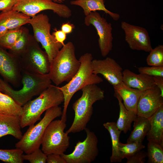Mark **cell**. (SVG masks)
<instances>
[{
	"instance_id": "1",
	"label": "cell",
	"mask_w": 163,
	"mask_h": 163,
	"mask_svg": "<svg viewBox=\"0 0 163 163\" xmlns=\"http://www.w3.org/2000/svg\"><path fill=\"white\" fill-rule=\"evenodd\" d=\"M64 101L63 94L59 87L51 84L37 97L22 106V114L20 117L21 128L34 124L41 120V115L45 111L59 106Z\"/></svg>"
},
{
	"instance_id": "2",
	"label": "cell",
	"mask_w": 163,
	"mask_h": 163,
	"mask_svg": "<svg viewBox=\"0 0 163 163\" xmlns=\"http://www.w3.org/2000/svg\"><path fill=\"white\" fill-rule=\"evenodd\" d=\"M23 86L18 90L13 89L6 81L1 79L2 91L23 106L34 96L39 95L51 85L49 74H41L21 70Z\"/></svg>"
},
{
	"instance_id": "3",
	"label": "cell",
	"mask_w": 163,
	"mask_h": 163,
	"mask_svg": "<svg viewBox=\"0 0 163 163\" xmlns=\"http://www.w3.org/2000/svg\"><path fill=\"white\" fill-rule=\"evenodd\" d=\"M81 90V96L72 105L75 117L72 125L66 132L68 134L85 130L93 114V105L104 97V91L96 84L87 85Z\"/></svg>"
},
{
	"instance_id": "4",
	"label": "cell",
	"mask_w": 163,
	"mask_h": 163,
	"mask_svg": "<svg viewBox=\"0 0 163 163\" xmlns=\"http://www.w3.org/2000/svg\"><path fill=\"white\" fill-rule=\"evenodd\" d=\"M79 60L81 65L77 73L67 84L59 87L64 97L62 118H67L68 106L72 98L76 92L87 85L97 84L103 81L98 75L93 73V57L91 53L84 54L80 57Z\"/></svg>"
},
{
	"instance_id": "5",
	"label": "cell",
	"mask_w": 163,
	"mask_h": 163,
	"mask_svg": "<svg viewBox=\"0 0 163 163\" xmlns=\"http://www.w3.org/2000/svg\"><path fill=\"white\" fill-rule=\"evenodd\" d=\"M80 65L75 56L73 43L68 42L50 63L48 74L52 82L56 86L64 82H68L77 73Z\"/></svg>"
},
{
	"instance_id": "6",
	"label": "cell",
	"mask_w": 163,
	"mask_h": 163,
	"mask_svg": "<svg viewBox=\"0 0 163 163\" xmlns=\"http://www.w3.org/2000/svg\"><path fill=\"white\" fill-rule=\"evenodd\" d=\"M62 110L59 106L47 109L43 118L37 124L29 126L21 138L15 144L16 148L20 149L25 153L28 154L40 148L47 127L55 118L62 116Z\"/></svg>"
},
{
	"instance_id": "7",
	"label": "cell",
	"mask_w": 163,
	"mask_h": 163,
	"mask_svg": "<svg viewBox=\"0 0 163 163\" xmlns=\"http://www.w3.org/2000/svg\"><path fill=\"white\" fill-rule=\"evenodd\" d=\"M67 118L53 120L49 124L43 135L41 150L47 155H61L70 145V137L64 132Z\"/></svg>"
},
{
	"instance_id": "8",
	"label": "cell",
	"mask_w": 163,
	"mask_h": 163,
	"mask_svg": "<svg viewBox=\"0 0 163 163\" xmlns=\"http://www.w3.org/2000/svg\"><path fill=\"white\" fill-rule=\"evenodd\" d=\"M28 24L31 25L35 39L44 49L50 63L63 45L57 42L51 34V25L48 16L43 14L36 15L30 18Z\"/></svg>"
},
{
	"instance_id": "9",
	"label": "cell",
	"mask_w": 163,
	"mask_h": 163,
	"mask_svg": "<svg viewBox=\"0 0 163 163\" xmlns=\"http://www.w3.org/2000/svg\"><path fill=\"white\" fill-rule=\"evenodd\" d=\"M12 9L30 17L46 10H52L64 18H69L72 14L71 9L67 6L52 0H17Z\"/></svg>"
},
{
	"instance_id": "10",
	"label": "cell",
	"mask_w": 163,
	"mask_h": 163,
	"mask_svg": "<svg viewBox=\"0 0 163 163\" xmlns=\"http://www.w3.org/2000/svg\"><path fill=\"white\" fill-rule=\"evenodd\" d=\"M86 137L76 143L73 151L69 154L61 155L66 163H90L98 155V139L95 133L86 128Z\"/></svg>"
},
{
	"instance_id": "11",
	"label": "cell",
	"mask_w": 163,
	"mask_h": 163,
	"mask_svg": "<svg viewBox=\"0 0 163 163\" xmlns=\"http://www.w3.org/2000/svg\"><path fill=\"white\" fill-rule=\"evenodd\" d=\"M84 24L87 26L92 25L96 29L99 38L98 44L102 56H107L112 50L113 38L112 25L96 11L91 12L85 16Z\"/></svg>"
},
{
	"instance_id": "12",
	"label": "cell",
	"mask_w": 163,
	"mask_h": 163,
	"mask_svg": "<svg viewBox=\"0 0 163 163\" xmlns=\"http://www.w3.org/2000/svg\"><path fill=\"white\" fill-rule=\"evenodd\" d=\"M23 53L24 55L19 59L21 70L38 74L49 73L50 62L45 51L33 46L26 48Z\"/></svg>"
},
{
	"instance_id": "13",
	"label": "cell",
	"mask_w": 163,
	"mask_h": 163,
	"mask_svg": "<svg viewBox=\"0 0 163 163\" xmlns=\"http://www.w3.org/2000/svg\"><path fill=\"white\" fill-rule=\"evenodd\" d=\"M121 27L125 33V40L133 50L149 52L152 49L146 29L126 22H121Z\"/></svg>"
},
{
	"instance_id": "14",
	"label": "cell",
	"mask_w": 163,
	"mask_h": 163,
	"mask_svg": "<svg viewBox=\"0 0 163 163\" xmlns=\"http://www.w3.org/2000/svg\"><path fill=\"white\" fill-rule=\"evenodd\" d=\"M0 75L6 82L18 87L21 82V69L19 59L0 46Z\"/></svg>"
},
{
	"instance_id": "15",
	"label": "cell",
	"mask_w": 163,
	"mask_h": 163,
	"mask_svg": "<svg viewBox=\"0 0 163 163\" xmlns=\"http://www.w3.org/2000/svg\"><path fill=\"white\" fill-rule=\"evenodd\" d=\"M92 63L93 73L101 75L113 86L122 82V69L113 59H93Z\"/></svg>"
},
{
	"instance_id": "16",
	"label": "cell",
	"mask_w": 163,
	"mask_h": 163,
	"mask_svg": "<svg viewBox=\"0 0 163 163\" xmlns=\"http://www.w3.org/2000/svg\"><path fill=\"white\" fill-rule=\"evenodd\" d=\"M163 105V97L160 89L156 86L144 91L140 96L137 106L136 115L149 118Z\"/></svg>"
},
{
	"instance_id": "17",
	"label": "cell",
	"mask_w": 163,
	"mask_h": 163,
	"mask_svg": "<svg viewBox=\"0 0 163 163\" xmlns=\"http://www.w3.org/2000/svg\"><path fill=\"white\" fill-rule=\"evenodd\" d=\"M113 86L115 93L120 97L126 109L136 115L138 103L144 91L130 87L123 82Z\"/></svg>"
},
{
	"instance_id": "18",
	"label": "cell",
	"mask_w": 163,
	"mask_h": 163,
	"mask_svg": "<svg viewBox=\"0 0 163 163\" xmlns=\"http://www.w3.org/2000/svg\"><path fill=\"white\" fill-rule=\"evenodd\" d=\"M122 82L127 86L145 91L155 86L153 77L139 73L136 74L128 69L123 71Z\"/></svg>"
},
{
	"instance_id": "19",
	"label": "cell",
	"mask_w": 163,
	"mask_h": 163,
	"mask_svg": "<svg viewBox=\"0 0 163 163\" xmlns=\"http://www.w3.org/2000/svg\"><path fill=\"white\" fill-rule=\"evenodd\" d=\"M149 119L150 127L146 136L147 140L163 146V105Z\"/></svg>"
},
{
	"instance_id": "20",
	"label": "cell",
	"mask_w": 163,
	"mask_h": 163,
	"mask_svg": "<svg viewBox=\"0 0 163 163\" xmlns=\"http://www.w3.org/2000/svg\"><path fill=\"white\" fill-rule=\"evenodd\" d=\"M20 117L0 114V138L11 135L20 140L22 136Z\"/></svg>"
},
{
	"instance_id": "21",
	"label": "cell",
	"mask_w": 163,
	"mask_h": 163,
	"mask_svg": "<svg viewBox=\"0 0 163 163\" xmlns=\"http://www.w3.org/2000/svg\"><path fill=\"white\" fill-rule=\"evenodd\" d=\"M30 18L22 12L11 9L0 13V24L4 25L8 30L18 29L28 24Z\"/></svg>"
},
{
	"instance_id": "22",
	"label": "cell",
	"mask_w": 163,
	"mask_h": 163,
	"mask_svg": "<svg viewBox=\"0 0 163 163\" xmlns=\"http://www.w3.org/2000/svg\"><path fill=\"white\" fill-rule=\"evenodd\" d=\"M105 0H72L70 4L72 5L80 7L83 10L85 16L91 12L101 11L108 14L114 21H117L120 18L119 14L108 10L104 5Z\"/></svg>"
},
{
	"instance_id": "23",
	"label": "cell",
	"mask_w": 163,
	"mask_h": 163,
	"mask_svg": "<svg viewBox=\"0 0 163 163\" xmlns=\"http://www.w3.org/2000/svg\"><path fill=\"white\" fill-rule=\"evenodd\" d=\"M114 96L118 100L120 108L119 117L116 123V125L120 130L126 133L128 131L131 130L132 123L137 115L126 109L118 94L115 93Z\"/></svg>"
},
{
	"instance_id": "24",
	"label": "cell",
	"mask_w": 163,
	"mask_h": 163,
	"mask_svg": "<svg viewBox=\"0 0 163 163\" xmlns=\"http://www.w3.org/2000/svg\"><path fill=\"white\" fill-rule=\"evenodd\" d=\"M133 129L127 142L142 143L150 127L149 118L138 116L134 120Z\"/></svg>"
},
{
	"instance_id": "25",
	"label": "cell",
	"mask_w": 163,
	"mask_h": 163,
	"mask_svg": "<svg viewBox=\"0 0 163 163\" xmlns=\"http://www.w3.org/2000/svg\"><path fill=\"white\" fill-rule=\"evenodd\" d=\"M103 126L109 132L112 143V155L110 158L111 163L120 162L122 159L118 148L120 137L121 131L117 128L115 122H107Z\"/></svg>"
},
{
	"instance_id": "26",
	"label": "cell",
	"mask_w": 163,
	"mask_h": 163,
	"mask_svg": "<svg viewBox=\"0 0 163 163\" xmlns=\"http://www.w3.org/2000/svg\"><path fill=\"white\" fill-rule=\"evenodd\" d=\"M22 112V106L10 96L0 91V114L20 117Z\"/></svg>"
},
{
	"instance_id": "27",
	"label": "cell",
	"mask_w": 163,
	"mask_h": 163,
	"mask_svg": "<svg viewBox=\"0 0 163 163\" xmlns=\"http://www.w3.org/2000/svg\"><path fill=\"white\" fill-rule=\"evenodd\" d=\"M148 163H163V146L155 142H149L147 145Z\"/></svg>"
},
{
	"instance_id": "28",
	"label": "cell",
	"mask_w": 163,
	"mask_h": 163,
	"mask_svg": "<svg viewBox=\"0 0 163 163\" xmlns=\"http://www.w3.org/2000/svg\"><path fill=\"white\" fill-rule=\"evenodd\" d=\"M24 152L16 148L11 149H0V160L7 163H22Z\"/></svg>"
},
{
	"instance_id": "29",
	"label": "cell",
	"mask_w": 163,
	"mask_h": 163,
	"mask_svg": "<svg viewBox=\"0 0 163 163\" xmlns=\"http://www.w3.org/2000/svg\"><path fill=\"white\" fill-rule=\"evenodd\" d=\"M145 147L142 143L127 142L126 144L120 142L118 148L122 159L130 156Z\"/></svg>"
},
{
	"instance_id": "30",
	"label": "cell",
	"mask_w": 163,
	"mask_h": 163,
	"mask_svg": "<svg viewBox=\"0 0 163 163\" xmlns=\"http://www.w3.org/2000/svg\"><path fill=\"white\" fill-rule=\"evenodd\" d=\"M23 33L20 28L8 30L7 32L0 38V46L11 50L14 44Z\"/></svg>"
},
{
	"instance_id": "31",
	"label": "cell",
	"mask_w": 163,
	"mask_h": 163,
	"mask_svg": "<svg viewBox=\"0 0 163 163\" xmlns=\"http://www.w3.org/2000/svg\"><path fill=\"white\" fill-rule=\"evenodd\" d=\"M146 61L150 66H163V45H159L149 52Z\"/></svg>"
},
{
	"instance_id": "32",
	"label": "cell",
	"mask_w": 163,
	"mask_h": 163,
	"mask_svg": "<svg viewBox=\"0 0 163 163\" xmlns=\"http://www.w3.org/2000/svg\"><path fill=\"white\" fill-rule=\"evenodd\" d=\"M22 158L24 161H28L30 163H46L47 155L39 148L30 153L23 154Z\"/></svg>"
},
{
	"instance_id": "33",
	"label": "cell",
	"mask_w": 163,
	"mask_h": 163,
	"mask_svg": "<svg viewBox=\"0 0 163 163\" xmlns=\"http://www.w3.org/2000/svg\"><path fill=\"white\" fill-rule=\"evenodd\" d=\"M139 73L145 74L152 77H163V66L141 67L138 68Z\"/></svg>"
},
{
	"instance_id": "34",
	"label": "cell",
	"mask_w": 163,
	"mask_h": 163,
	"mask_svg": "<svg viewBox=\"0 0 163 163\" xmlns=\"http://www.w3.org/2000/svg\"><path fill=\"white\" fill-rule=\"evenodd\" d=\"M26 40L22 33L16 40L10 50L16 54L23 53L26 49Z\"/></svg>"
},
{
	"instance_id": "35",
	"label": "cell",
	"mask_w": 163,
	"mask_h": 163,
	"mask_svg": "<svg viewBox=\"0 0 163 163\" xmlns=\"http://www.w3.org/2000/svg\"><path fill=\"white\" fill-rule=\"evenodd\" d=\"M147 157V152L141 150L126 158V163H144Z\"/></svg>"
},
{
	"instance_id": "36",
	"label": "cell",
	"mask_w": 163,
	"mask_h": 163,
	"mask_svg": "<svg viewBox=\"0 0 163 163\" xmlns=\"http://www.w3.org/2000/svg\"><path fill=\"white\" fill-rule=\"evenodd\" d=\"M46 162L47 163H66L61 155L51 154L47 155Z\"/></svg>"
},
{
	"instance_id": "37",
	"label": "cell",
	"mask_w": 163,
	"mask_h": 163,
	"mask_svg": "<svg viewBox=\"0 0 163 163\" xmlns=\"http://www.w3.org/2000/svg\"><path fill=\"white\" fill-rule=\"evenodd\" d=\"M66 34L62 30L56 29L55 30L52 34L56 41L63 46L65 44L64 41L66 38Z\"/></svg>"
},
{
	"instance_id": "38",
	"label": "cell",
	"mask_w": 163,
	"mask_h": 163,
	"mask_svg": "<svg viewBox=\"0 0 163 163\" xmlns=\"http://www.w3.org/2000/svg\"><path fill=\"white\" fill-rule=\"evenodd\" d=\"M17 0H0V11H4L12 9Z\"/></svg>"
},
{
	"instance_id": "39",
	"label": "cell",
	"mask_w": 163,
	"mask_h": 163,
	"mask_svg": "<svg viewBox=\"0 0 163 163\" xmlns=\"http://www.w3.org/2000/svg\"><path fill=\"white\" fill-rule=\"evenodd\" d=\"M75 28V25L70 22L63 23L61 26V30L66 34L71 33L73 29Z\"/></svg>"
},
{
	"instance_id": "40",
	"label": "cell",
	"mask_w": 163,
	"mask_h": 163,
	"mask_svg": "<svg viewBox=\"0 0 163 163\" xmlns=\"http://www.w3.org/2000/svg\"><path fill=\"white\" fill-rule=\"evenodd\" d=\"M153 78L155 85L160 89L161 96L163 97V77L155 76Z\"/></svg>"
},
{
	"instance_id": "41",
	"label": "cell",
	"mask_w": 163,
	"mask_h": 163,
	"mask_svg": "<svg viewBox=\"0 0 163 163\" xmlns=\"http://www.w3.org/2000/svg\"><path fill=\"white\" fill-rule=\"evenodd\" d=\"M8 30V29L5 25L0 24V38L3 37Z\"/></svg>"
},
{
	"instance_id": "42",
	"label": "cell",
	"mask_w": 163,
	"mask_h": 163,
	"mask_svg": "<svg viewBox=\"0 0 163 163\" xmlns=\"http://www.w3.org/2000/svg\"><path fill=\"white\" fill-rule=\"evenodd\" d=\"M52 0L54 1V2L58 3H62L63 2V1L62 0Z\"/></svg>"
},
{
	"instance_id": "43",
	"label": "cell",
	"mask_w": 163,
	"mask_h": 163,
	"mask_svg": "<svg viewBox=\"0 0 163 163\" xmlns=\"http://www.w3.org/2000/svg\"><path fill=\"white\" fill-rule=\"evenodd\" d=\"M0 91L2 92V87L1 82V79H0Z\"/></svg>"
},
{
	"instance_id": "44",
	"label": "cell",
	"mask_w": 163,
	"mask_h": 163,
	"mask_svg": "<svg viewBox=\"0 0 163 163\" xmlns=\"http://www.w3.org/2000/svg\"><path fill=\"white\" fill-rule=\"evenodd\" d=\"M62 0L63 1H65V0Z\"/></svg>"
}]
</instances>
